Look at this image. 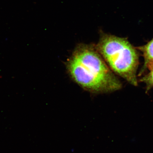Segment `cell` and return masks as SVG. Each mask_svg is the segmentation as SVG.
Here are the masks:
<instances>
[{
    "mask_svg": "<svg viewBox=\"0 0 153 153\" xmlns=\"http://www.w3.org/2000/svg\"><path fill=\"white\" fill-rule=\"evenodd\" d=\"M72 79L85 90L99 94L119 90L122 84L105 62L95 45L81 44L66 63Z\"/></svg>",
    "mask_w": 153,
    "mask_h": 153,
    "instance_id": "6da1fadb",
    "label": "cell"
},
{
    "mask_svg": "<svg viewBox=\"0 0 153 153\" xmlns=\"http://www.w3.org/2000/svg\"><path fill=\"white\" fill-rule=\"evenodd\" d=\"M95 46L113 72L131 85H138V53L127 39L101 32Z\"/></svg>",
    "mask_w": 153,
    "mask_h": 153,
    "instance_id": "7a4b0ae2",
    "label": "cell"
},
{
    "mask_svg": "<svg viewBox=\"0 0 153 153\" xmlns=\"http://www.w3.org/2000/svg\"><path fill=\"white\" fill-rule=\"evenodd\" d=\"M142 53L144 62L140 74L149 70L153 66V39L144 45L137 48Z\"/></svg>",
    "mask_w": 153,
    "mask_h": 153,
    "instance_id": "3957f363",
    "label": "cell"
},
{
    "mask_svg": "<svg viewBox=\"0 0 153 153\" xmlns=\"http://www.w3.org/2000/svg\"><path fill=\"white\" fill-rule=\"evenodd\" d=\"M150 71L140 80L146 85V91L148 92L153 87V66L149 70Z\"/></svg>",
    "mask_w": 153,
    "mask_h": 153,
    "instance_id": "277c9868",
    "label": "cell"
}]
</instances>
